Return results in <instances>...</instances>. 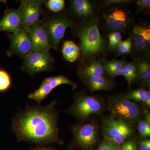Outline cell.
Wrapping results in <instances>:
<instances>
[{"label": "cell", "instance_id": "obj_1", "mask_svg": "<svg viewBox=\"0 0 150 150\" xmlns=\"http://www.w3.org/2000/svg\"><path fill=\"white\" fill-rule=\"evenodd\" d=\"M56 101L46 106H28L14 118L12 130L18 141L40 144H63L59 138Z\"/></svg>", "mask_w": 150, "mask_h": 150}, {"label": "cell", "instance_id": "obj_2", "mask_svg": "<svg viewBox=\"0 0 150 150\" xmlns=\"http://www.w3.org/2000/svg\"><path fill=\"white\" fill-rule=\"evenodd\" d=\"M48 36L51 48L57 49L68 28L74 24L73 19L68 13L47 14L40 21Z\"/></svg>", "mask_w": 150, "mask_h": 150}, {"label": "cell", "instance_id": "obj_3", "mask_svg": "<svg viewBox=\"0 0 150 150\" xmlns=\"http://www.w3.org/2000/svg\"><path fill=\"white\" fill-rule=\"evenodd\" d=\"M81 56L88 58L103 48L104 40L100 33L98 23L92 22L82 28L78 33Z\"/></svg>", "mask_w": 150, "mask_h": 150}, {"label": "cell", "instance_id": "obj_4", "mask_svg": "<svg viewBox=\"0 0 150 150\" xmlns=\"http://www.w3.org/2000/svg\"><path fill=\"white\" fill-rule=\"evenodd\" d=\"M102 132L104 139L120 146L133 136L134 129L132 123L110 116L103 119Z\"/></svg>", "mask_w": 150, "mask_h": 150}, {"label": "cell", "instance_id": "obj_5", "mask_svg": "<svg viewBox=\"0 0 150 150\" xmlns=\"http://www.w3.org/2000/svg\"><path fill=\"white\" fill-rule=\"evenodd\" d=\"M108 109L112 117L131 123L136 122L141 116L139 106L128 99L126 96L118 95L112 97L109 101Z\"/></svg>", "mask_w": 150, "mask_h": 150}, {"label": "cell", "instance_id": "obj_6", "mask_svg": "<svg viewBox=\"0 0 150 150\" xmlns=\"http://www.w3.org/2000/svg\"><path fill=\"white\" fill-rule=\"evenodd\" d=\"M103 108V103L95 97L85 94L77 96L69 112L78 119L86 120L93 114H98Z\"/></svg>", "mask_w": 150, "mask_h": 150}, {"label": "cell", "instance_id": "obj_7", "mask_svg": "<svg viewBox=\"0 0 150 150\" xmlns=\"http://www.w3.org/2000/svg\"><path fill=\"white\" fill-rule=\"evenodd\" d=\"M54 59L49 51L38 50L31 52L24 59L21 69L31 76L46 71L53 68Z\"/></svg>", "mask_w": 150, "mask_h": 150}, {"label": "cell", "instance_id": "obj_8", "mask_svg": "<svg viewBox=\"0 0 150 150\" xmlns=\"http://www.w3.org/2000/svg\"><path fill=\"white\" fill-rule=\"evenodd\" d=\"M9 38L10 46L7 52L8 56L16 55L23 59L32 52V39L27 28H23L9 34Z\"/></svg>", "mask_w": 150, "mask_h": 150}, {"label": "cell", "instance_id": "obj_9", "mask_svg": "<svg viewBox=\"0 0 150 150\" xmlns=\"http://www.w3.org/2000/svg\"><path fill=\"white\" fill-rule=\"evenodd\" d=\"M75 142L84 150H91L96 145L98 131L95 124L87 123L76 126L73 129Z\"/></svg>", "mask_w": 150, "mask_h": 150}, {"label": "cell", "instance_id": "obj_10", "mask_svg": "<svg viewBox=\"0 0 150 150\" xmlns=\"http://www.w3.org/2000/svg\"><path fill=\"white\" fill-rule=\"evenodd\" d=\"M44 1L25 0L21 1L20 6L21 26L27 28L39 21V17L43 14L42 8Z\"/></svg>", "mask_w": 150, "mask_h": 150}, {"label": "cell", "instance_id": "obj_11", "mask_svg": "<svg viewBox=\"0 0 150 150\" xmlns=\"http://www.w3.org/2000/svg\"><path fill=\"white\" fill-rule=\"evenodd\" d=\"M127 11L120 8H113L105 14V25L109 30L113 31L123 30L129 23Z\"/></svg>", "mask_w": 150, "mask_h": 150}, {"label": "cell", "instance_id": "obj_12", "mask_svg": "<svg viewBox=\"0 0 150 150\" xmlns=\"http://www.w3.org/2000/svg\"><path fill=\"white\" fill-rule=\"evenodd\" d=\"M27 28L32 39V52L38 50L49 51L51 46L41 21L39 20Z\"/></svg>", "mask_w": 150, "mask_h": 150}, {"label": "cell", "instance_id": "obj_13", "mask_svg": "<svg viewBox=\"0 0 150 150\" xmlns=\"http://www.w3.org/2000/svg\"><path fill=\"white\" fill-rule=\"evenodd\" d=\"M20 8L8 9L0 20V31L13 33L21 28Z\"/></svg>", "mask_w": 150, "mask_h": 150}, {"label": "cell", "instance_id": "obj_14", "mask_svg": "<svg viewBox=\"0 0 150 150\" xmlns=\"http://www.w3.org/2000/svg\"><path fill=\"white\" fill-rule=\"evenodd\" d=\"M70 8L75 16L82 19L91 18L94 13L91 2L88 0H74L70 1Z\"/></svg>", "mask_w": 150, "mask_h": 150}, {"label": "cell", "instance_id": "obj_15", "mask_svg": "<svg viewBox=\"0 0 150 150\" xmlns=\"http://www.w3.org/2000/svg\"><path fill=\"white\" fill-rule=\"evenodd\" d=\"M134 46L136 50L141 51L148 48L150 43L149 26L138 25L133 30Z\"/></svg>", "mask_w": 150, "mask_h": 150}, {"label": "cell", "instance_id": "obj_16", "mask_svg": "<svg viewBox=\"0 0 150 150\" xmlns=\"http://www.w3.org/2000/svg\"><path fill=\"white\" fill-rule=\"evenodd\" d=\"M85 80L89 88L93 91L110 90L114 86V83L111 79L103 76L91 77Z\"/></svg>", "mask_w": 150, "mask_h": 150}, {"label": "cell", "instance_id": "obj_17", "mask_svg": "<svg viewBox=\"0 0 150 150\" xmlns=\"http://www.w3.org/2000/svg\"><path fill=\"white\" fill-rule=\"evenodd\" d=\"M81 79H86L91 77L100 76L104 74L103 64L99 60H94L89 66L83 68L79 73Z\"/></svg>", "mask_w": 150, "mask_h": 150}, {"label": "cell", "instance_id": "obj_18", "mask_svg": "<svg viewBox=\"0 0 150 150\" xmlns=\"http://www.w3.org/2000/svg\"><path fill=\"white\" fill-rule=\"evenodd\" d=\"M124 64L125 62L122 60H114L104 62V73L108 77L115 78L121 76Z\"/></svg>", "mask_w": 150, "mask_h": 150}, {"label": "cell", "instance_id": "obj_19", "mask_svg": "<svg viewBox=\"0 0 150 150\" xmlns=\"http://www.w3.org/2000/svg\"><path fill=\"white\" fill-rule=\"evenodd\" d=\"M62 54L65 59L70 62L76 61L79 56L80 50L79 46L71 40H67L64 43Z\"/></svg>", "mask_w": 150, "mask_h": 150}, {"label": "cell", "instance_id": "obj_20", "mask_svg": "<svg viewBox=\"0 0 150 150\" xmlns=\"http://www.w3.org/2000/svg\"><path fill=\"white\" fill-rule=\"evenodd\" d=\"M53 90L50 84L44 80L40 87L33 93L30 94L28 97L40 104Z\"/></svg>", "mask_w": 150, "mask_h": 150}, {"label": "cell", "instance_id": "obj_21", "mask_svg": "<svg viewBox=\"0 0 150 150\" xmlns=\"http://www.w3.org/2000/svg\"><path fill=\"white\" fill-rule=\"evenodd\" d=\"M137 64L136 63L130 62L124 65L121 75L126 79L129 87L137 78Z\"/></svg>", "mask_w": 150, "mask_h": 150}, {"label": "cell", "instance_id": "obj_22", "mask_svg": "<svg viewBox=\"0 0 150 150\" xmlns=\"http://www.w3.org/2000/svg\"><path fill=\"white\" fill-rule=\"evenodd\" d=\"M44 80L50 84L53 89L61 85L65 84L71 86L73 89H75L77 86V84L76 83L63 75L46 78Z\"/></svg>", "mask_w": 150, "mask_h": 150}, {"label": "cell", "instance_id": "obj_23", "mask_svg": "<svg viewBox=\"0 0 150 150\" xmlns=\"http://www.w3.org/2000/svg\"><path fill=\"white\" fill-rule=\"evenodd\" d=\"M137 76L140 79L144 80L150 76V65L146 61H141L137 64Z\"/></svg>", "mask_w": 150, "mask_h": 150}, {"label": "cell", "instance_id": "obj_24", "mask_svg": "<svg viewBox=\"0 0 150 150\" xmlns=\"http://www.w3.org/2000/svg\"><path fill=\"white\" fill-rule=\"evenodd\" d=\"M11 83V80L8 73L0 69V93L7 91L10 87Z\"/></svg>", "mask_w": 150, "mask_h": 150}, {"label": "cell", "instance_id": "obj_25", "mask_svg": "<svg viewBox=\"0 0 150 150\" xmlns=\"http://www.w3.org/2000/svg\"><path fill=\"white\" fill-rule=\"evenodd\" d=\"M146 92L147 91L144 88L132 90L128 93L126 96L130 100H132L136 102H143Z\"/></svg>", "mask_w": 150, "mask_h": 150}, {"label": "cell", "instance_id": "obj_26", "mask_svg": "<svg viewBox=\"0 0 150 150\" xmlns=\"http://www.w3.org/2000/svg\"><path fill=\"white\" fill-rule=\"evenodd\" d=\"M46 5L48 9L54 13L62 11L65 6L64 0H48L46 2Z\"/></svg>", "mask_w": 150, "mask_h": 150}, {"label": "cell", "instance_id": "obj_27", "mask_svg": "<svg viewBox=\"0 0 150 150\" xmlns=\"http://www.w3.org/2000/svg\"><path fill=\"white\" fill-rule=\"evenodd\" d=\"M122 40V35L118 31H113L109 35V47L113 49L118 48Z\"/></svg>", "mask_w": 150, "mask_h": 150}, {"label": "cell", "instance_id": "obj_28", "mask_svg": "<svg viewBox=\"0 0 150 150\" xmlns=\"http://www.w3.org/2000/svg\"><path fill=\"white\" fill-rule=\"evenodd\" d=\"M138 129L142 138L146 139L150 137V124L145 120L139 121Z\"/></svg>", "mask_w": 150, "mask_h": 150}, {"label": "cell", "instance_id": "obj_29", "mask_svg": "<svg viewBox=\"0 0 150 150\" xmlns=\"http://www.w3.org/2000/svg\"><path fill=\"white\" fill-rule=\"evenodd\" d=\"M132 47L131 38H129L125 40H121L118 45V51L121 54H128L131 51Z\"/></svg>", "mask_w": 150, "mask_h": 150}, {"label": "cell", "instance_id": "obj_30", "mask_svg": "<svg viewBox=\"0 0 150 150\" xmlns=\"http://www.w3.org/2000/svg\"><path fill=\"white\" fill-rule=\"evenodd\" d=\"M120 146L109 140L105 139L100 145L97 150H118Z\"/></svg>", "mask_w": 150, "mask_h": 150}, {"label": "cell", "instance_id": "obj_31", "mask_svg": "<svg viewBox=\"0 0 150 150\" xmlns=\"http://www.w3.org/2000/svg\"><path fill=\"white\" fill-rule=\"evenodd\" d=\"M137 142L134 140H128L120 145L118 150H139Z\"/></svg>", "mask_w": 150, "mask_h": 150}, {"label": "cell", "instance_id": "obj_32", "mask_svg": "<svg viewBox=\"0 0 150 150\" xmlns=\"http://www.w3.org/2000/svg\"><path fill=\"white\" fill-rule=\"evenodd\" d=\"M137 8L139 11H143L149 9L150 0H139L137 2Z\"/></svg>", "mask_w": 150, "mask_h": 150}, {"label": "cell", "instance_id": "obj_33", "mask_svg": "<svg viewBox=\"0 0 150 150\" xmlns=\"http://www.w3.org/2000/svg\"><path fill=\"white\" fill-rule=\"evenodd\" d=\"M138 148L139 150H150V139H145L141 141Z\"/></svg>", "mask_w": 150, "mask_h": 150}, {"label": "cell", "instance_id": "obj_34", "mask_svg": "<svg viewBox=\"0 0 150 150\" xmlns=\"http://www.w3.org/2000/svg\"><path fill=\"white\" fill-rule=\"evenodd\" d=\"M143 103H144L145 105H146L148 107L150 106V92L149 91H147L144 97Z\"/></svg>", "mask_w": 150, "mask_h": 150}, {"label": "cell", "instance_id": "obj_35", "mask_svg": "<svg viewBox=\"0 0 150 150\" xmlns=\"http://www.w3.org/2000/svg\"><path fill=\"white\" fill-rule=\"evenodd\" d=\"M142 83L144 86H149L150 83V76L142 80Z\"/></svg>", "mask_w": 150, "mask_h": 150}, {"label": "cell", "instance_id": "obj_36", "mask_svg": "<svg viewBox=\"0 0 150 150\" xmlns=\"http://www.w3.org/2000/svg\"><path fill=\"white\" fill-rule=\"evenodd\" d=\"M30 150H54L51 148L48 147H37L34 148Z\"/></svg>", "mask_w": 150, "mask_h": 150}, {"label": "cell", "instance_id": "obj_37", "mask_svg": "<svg viewBox=\"0 0 150 150\" xmlns=\"http://www.w3.org/2000/svg\"><path fill=\"white\" fill-rule=\"evenodd\" d=\"M145 121L150 124V113L148 112H146L145 114Z\"/></svg>", "mask_w": 150, "mask_h": 150}]
</instances>
